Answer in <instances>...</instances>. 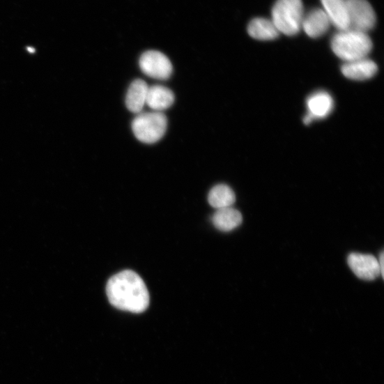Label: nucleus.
<instances>
[{
	"label": "nucleus",
	"instance_id": "17",
	"mask_svg": "<svg viewBox=\"0 0 384 384\" xmlns=\"http://www.w3.org/2000/svg\"><path fill=\"white\" fill-rule=\"evenodd\" d=\"M383 261H384V254L382 252L380 254L379 260L378 261L379 264L380 271H381V275L382 276V277H383V270H384Z\"/></svg>",
	"mask_w": 384,
	"mask_h": 384
},
{
	"label": "nucleus",
	"instance_id": "3",
	"mask_svg": "<svg viewBox=\"0 0 384 384\" xmlns=\"http://www.w3.org/2000/svg\"><path fill=\"white\" fill-rule=\"evenodd\" d=\"M304 15L302 0H277L271 20L279 33L295 36L302 29Z\"/></svg>",
	"mask_w": 384,
	"mask_h": 384
},
{
	"label": "nucleus",
	"instance_id": "12",
	"mask_svg": "<svg viewBox=\"0 0 384 384\" xmlns=\"http://www.w3.org/2000/svg\"><path fill=\"white\" fill-rule=\"evenodd\" d=\"M149 86L142 79L135 80L128 90L125 104L128 109L135 114L142 113L147 101Z\"/></svg>",
	"mask_w": 384,
	"mask_h": 384
},
{
	"label": "nucleus",
	"instance_id": "6",
	"mask_svg": "<svg viewBox=\"0 0 384 384\" xmlns=\"http://www.w3.org/2000/svg\"><path fill=\"white\" fill-rule=\"evenodd\" d=\"M139 65L144 75L158 80H167L173 72L169 58L158 51L144 53L139 58Z\"/></svg>",
	"mask_w": 384,
	"mask_h": 384
},
{
	"label": "nucleus",
	"instance_id": "5",
	"mask_svg": "<svg viewBox=\"0 0 384 384\" xmlns=\"http://www.w3.org/2000/svg\"><path fill=\"white\" fill-rule=\"evenodd\" d=\"M351 28L368 33L376 25V17L374 8L367 0H345Z\"/></svg>",
	"mask_w": 384,
	"mask_h": 384
},
{
	"label": "nucleus",
	"instance_id": "1",
	"mask_svg": "<svg viewBox=\"0 0 384 384\" xmlns=\"http://www.w3.org/2000/svg\"><path fill=\"white\" fill-rule=\"evenodd\" d=\"M107 293L111 304L121 310L141 313L150 304L149 292L143 279L132 270L111 277Z\"/></svg>",
	"mask_w": 384,
	"mask_h": 384
},
{
	"label": "nucleus",
	"instance_id": "14",
	"mask_svg": "<svg viewBox=\"0 0 384 384\" xmlns=\"http://www.w3.org/2000/svg\"><path fill=\"white\" fill-rule=\"evenodd\" d=\"M250 36L257 40L270 41L280 35L271 20L258 17L254 19L248 26Z\"/></svg>",
	"mask_w": 384,
	"mask_h": 384
},
{
	"label": "nucleus",
	"instance_id": "13",
	"mask_svg": "<svg viewBox=\"0 0 384 384\" xmlns=\"http://www.w3.org/2000/svg\"><path fill=\"white\" fill-rule=\"evenodd\" d=\"M174 102V95L169 89L160 85L149 87L146 105L153 112L162 113L169 109Z\"/></svg>",
	"mask_w": 384,
	"mask_h": 384
},
{
	"label": "nucleus",
	"instance_id": "15",
	"mask_svg": "<svg viewBox=\"0 0 384 384\" xmlns=\"http://www.w3.org/2000/svg\"><path fill=\"white\" fill-rule=\"evenodd\" d=\"M243 222L240 212L231 207L217 209L213 217L214 226L222 231H231L239 226Z\"/></svg>",
	"mask_w": 384,
	"mask_h": 384
},
{
	"label": "nucleus",
	"instance_id": "7",
	"mask_svg": "<svg viewBox=\"0 0 384 384\" xmlns=\"http://www.w3.org/2000/svg\"><path fill=\"white\" fill-rule=\"evenodd\" d=\"M348 265L353 272L364 281H374L381 275L378 260L372 255L351 254L348 256Z\"/></svg>",
	"mask_w": 384,
	"mask_h": 384
},
{
	"label": "nucleus",
	"instance_id": "16",
	"mask_svg": "<svg viewBox=\"0 0 384 384\" xmlns=\"http://www.w3.org/2000/svg\"><path fill=\"white\" fill-rule=\"evenodd\" d=\"M209 204L217 209L231 207L236 201V195L231 187L226 185H218L208 193Z\"/></svg>",
	"mask_w": 384,
	"mask_h": 384
},
{
	"label": "nucleus",
	"instance_id": "8",
	"mask_svg": "<svg viewBox=\"0 0 384 384\" xmlns=\"http://www.w3.org/2000/svg\"><path fill=\"white\" fill-rule=\"evenodd\" d=\"M342 75L347 79L354 81H366L373 78L378 72L376 63L364 58L350 62H345L341 68Z\"/></svg>",
	"mask_w": 384,
	"mask_h": 384
},
{
	"label": "nucleus",
	"instance_id": "10",
	"mask_svg": "<svg viewBox=\"0 0 384 384\" xmlns=\"http://www.w3.org/2000/svg\"><path fill=\"white\" fill-rule=\"evenodd\" d=\"M307 113L314 120L328 117L332 112L335 102L332 96L325 91L312 93L306 100Z\"/></svg>",
	"mask_w": 384,
	"mask_h": 384
},
{
	"label": "nucleus",
	"instance_id": "2",
	"mask_svg": "<svg viewBox=\"0 0 384 384\" xmlns=\"http://www.w3.org/2000/svg\"><path fill=\"white\" fill-rule=\"evenodd\" d=\"M372 47V41L367 33L352 29L338 31L331 40L333 52L345 62L367 58Z\"/></svg>",
	"mask_w": 384,
	"mask_h": 384
},
{
	"label": "nucleus",
	"instance_id": "9",
	"mask_svg": "<svg viewBox=\"0 0 384 384\" xmlns=\"http://www.w3.org/2000/svg\"><path fill=\"white\" fill-rule=\"evenodd\" d=\"M330 21L321 8L313 9L304 15L302 22V29L308 37L314 39L319 38L329 30Z\"/></svg>",
	"mask_w": 384,
	"mask_h": 384
},
{
	"label": "nucleus",
	"instance_id": "11",
	"mask_svg": "<svg viewBox=\"0 0 384 384\" xmlns=\"http://www.w3.org/2000/svg\"><path fill=\"white\" fill-rule=\"evenodd\" d=\"M323 10L328 15L331 25L338 31L351 28L348 10L345 0H321Z\"/></svg>",
	"mask_w": 384,
	"mask_h": 384
},
{
	"label": "nucleus",
	"instance_id": "18",
	"mask_svg": "<svg viewBox=\"0 0 384 384\" xmlns=\"http://www.w3.org/2000/svg\"><path fill=\"white\" fill-rule=\"evenodd\" d=\"M315 120H314L313 118L308 114H307L303 118V123L307 125L311 124Z\"/></svg>",
	"mask_w": 384,
	"mask_h": 384
},
{
	"label": "nucleus",
	"instance_id": "4",
	"mask_svg": "<svg viewBox=\"0 0 384 384\" xmlns=\"http://www.w3.org/2000/svg\"><path fill=\"white\" fill-rule=\"evenodd\" d=\"M167 128V118L162 112H146L137 114L132 123L133 133L138 141L153 144L164 135Z\"/></svg>",
	"mask_w": 384,
	"mask_h": 384
}]
</instances>
